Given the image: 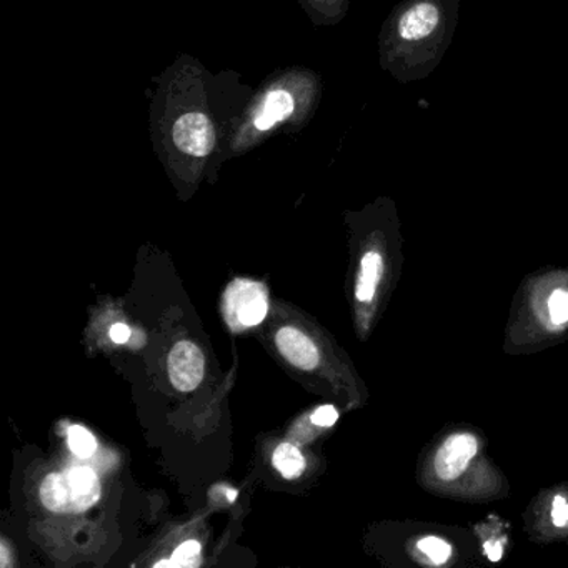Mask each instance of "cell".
Wrapping results in <instances>:
<instances>
[{
  "label": "cell",
  "instance_id": "cell-7",
  "mask_svg": "<svg viewBox=\"0 0 568 568\" xmlns=\"http://www.w3.org/2000/svg\"><path fill=\"white\" fill-rule=\"evenodd\" d=\"M277 347L281 354L291 362L295 367L304 368V371H312L317 367L321 362L317 347L314 342L302 334L298 328L284 327L277 332Z\"/></svg>",
  "mask_w": 568,
  "mask_h": 568
},
{
  "label": "cell",
  "instance_id": "cell-14",
  "mask_svg": "<svg viewBox=\"0 0 568 568\" xmlns=\"http://www.w3.org/2000/svg\"><path fill=\"white\" fill-rule=\"evenodd\" d=\"M548 312L554 324L561 325L568 322V292L555 291L548 301Z\"/></svg>",
  "mask_w": 568,
  "mask_h": 568
},
{
  "label": "cell",
  "instance_id": "cell-19",
  "mask_svg": "<svg viewBox=\"0 0 568 568\" xmlns=\"http://www.w3.org/2000/svg\"><path fill=\"white\" fill-rule=\"evenodd\" d=\"M155 567H175L174 560L171 561H161V564H155Z\"/></svg>",
  "mask_w": 568,
  "mask_h": 568
},
{
  "label": "cell",
  "instance_id": "cell-15",
  "mask_svg": "<svg viewBox=\"0 0 568 568\" xmlns=\"http://www.w3.org/2000/svg\"><path fill=\"white\" fill-rule=\"evenodd\" d=\"M338 414L332 405H324L318 407L317 410L312 414V422L321 427H332L337 422Z\"/></svg>",
  "mask_w": 568,
  "mask_h": 568
},
{
  "label": "cell",
  "instance_id": "cell-12",
  "mask_svg": "<svg viewBox=\"0 0 568 568\" xmlns=\"http://www.w3.org/2000/svg\"><path fill=\"white\" fill-rule=\"evenodd\" d=\"M418 548L430 558L434 564H445L450 558L452 548L447 541L437 537H425L418 541Z\"/></svg>",
  "mask_w": 568,
  "mask_h": 568
},
{
  "label": "cell",
  "instance_id": "cell-9",
  "mask_svg": "<svg viewBox=\"0 0 568 568\" xmlns=\"http://www.w3.org/2000/svg\"><path fill=\"white\" fill-rule=\"evenodd\" d=\"M382 275V257L377 251L367 252L362 258L361 275L357 281V295L361 302H371L377 291Z\"/></svg>",
  "mask_w": 568,
  "mask_h": 568
},
{
  "label": "cell",
  "instance_id": "cell-17",
  "mask_svg": "<svg viewBox=\"0 0 568 568\" xmlns=\"http://www.w3.org/2000/svg\"><path fill=\"white\" fill-rule=\"evenodd\" d=\"M111 338L115 344H125L131 338V328L124 324L112 325Z\"/></svg>",
  "mask_w": 568,
  "mask_h": 568
},
{
  "label": "cell",
  "instance_id": "cell-3",
  "mask_svg": "<svg viewBox=\"0 0 568 568\" xmlns=\"http://www.w3.org/2000/svg\"><path fill=\"white\" fill-rule=\"evenodd\" d=\"M267 311V292L264 285L245 278H237L229 285L225 292V318L234 331L261 324Z\"/></svg>",
  "mask_w": 568,
  "mask_h": 568
},
{
  "label": "cell",
  "instance_id": "cell-16",
  "mask_svg": "<svg viewBox=\"0 0 568 568\" xmlns=\"http://www.w3.org/2000/svg\"><path fill=\"white\" fill-rule=\"evenodd\" d=\"M551 521H554L557 527H565V525L568 524V504L560 495L554 498V505H551Z\"/></svg>",
  "mask_w": 568,
  "mask_h": 568
},
{
  "label": "cell",
  "instance_id": "cell-2",
  "mask_svg": "<svg viewBox=\"0 0 568 568\" xmlns=\"http://www.w3.org/2000/svg\"><path fill=\"white\" fill-rule=\"evenodd\" d=\"M101 498L98 475L89 467H74L64 474H51L41 485V500L58 514H79L94 507Z\"/></svg>",
  "mask_w": 568,
  "mask_h": 568
},
{
  "label": "cell",
  "instance_id": "cell-13",
  "mask_svg": "<svg viewBox=\"0 0 568 568\" xmlns=\"http://www.w3.org/2000/svg\"><path fill=\"white\" fill-rule=\"evenodd\" d=\"M202 547L197 540H189L182 544L172 555L175 567H197L201 565Z\"/></svg>",
  "mask_w": 568,
  "mask_h": 568
},
{
  "label": "cell",
  "instance_id": "cell-1",
  "mask_svg": "<svg viewBox=\"0 0 568 568\" xmlns=\"http://www.w3.org/2000/svg\"><path fill=\"white\" fill-rule=\"evenodd\" d=\"M460 0H402L382 36V62L402 84L430 78L450 49Z\"/></svg>",
  "mask_w": 568,
  "mask_h": 568
},
{
  "label": "cell",
  "instance_id": "cell-4",
  "mask_svg": "<svg viewBox=\"0 0 568 568\" xmlns=\"http://www.w3.org/2000/svg\"><path fill=\"white\" fill-rule=\"evenodd\" d=\"M172 135H174L175 145L194 158H205L211 154L215 145L214 125L207 115L199 112L182 115L175 122Z\"/></svg>",
  "mask_w": 568,
  "mask_h": 568
},
{
  "label": "cell",
  "instance_id": "cell-11",
  "mask_svg": "<svg viewBox=\"0 0 568 568\" xmlns=\"http://www.w3.org/2000/svg\"><path fill=\"white\" fill-rule=\"evenodd\" d=\"M69 447L78 457L89 458L98 450V442L88 428L74 425L69 430Z\"/></svg>",
  "mask_w": 568,
  "mask_h": 568
},
{
  "label": "cell",
  "instance_id": "cell-8",
  "mask_svg": "<svg viewBox=\"0 0 568 568\" xmlns=\"http://www.w3.org/2000/svg\"><path fill=\"white\" fill-rule=\"evenodd\" d=\"M295 102L292 95L285 91H274L267 95L264 109L255 118V128L258 131H268L277 122L285 121L294 112Z\"/></svg>",
  "mask_w": 568,
  "mask_h": 568
},
{
  "label": "cell",
  "instance_id": "cell-18",
  "mask_svg": "<svg viewBox=\"0 0 568 568\" xmlns=\"http://www.w3.org/2000/svg\"><path fill=\"white\" fill-rule=\"evenodd\" d=\"M8 557H9L8 547H6V541H2V567H8V565H9Z\"/></svg>",
  "mask_w": 568,
  "mask_h": 568
},
{
  "label": "cell",
  "instance_id": "cell-10",
  "mask_svg": "<svg viewBox=\"0 0 568 568\" xmlns=\"http://www.w3.org/2000/svg\"><path fill=\"white\" fill-rule=\"evenodd\" d=\"M274 467L284 475L285 478L301 477L305 468V458L295 445L281 444L274 452Z\"/></svg>",
  "mask_w": 568,
  "mask_h": 568
},
{
  "label": "cell",
  "instance_id": "cell-5",
  "mask_svg": "<svg viewBox=\"0 0 568 568\" xmlns=\"http://www.w3.org/2000/svg\"><path fill=\"white\" fill-rule=\"evenodd\" d=\"M168 365L169 377L178 390H195L204 378V355L192 342L182 341L174 345Z\"/></svg>",
  "mask_w": 568,
  "mask_h": 568
},
{
  "label": "cell",
  "instance_id": "cell-6",
  "mask_svg": "<svg viewBox=\"0 0 568 568\" xmlns=\"http://www.w3.org/2000/svg\"><path fill=\"white\" fill-rule=\"evenodd\" d=\"M477 438L470 434L452 435L435 455V471L440 480L450 481L460 477L471 458L477 454Z\"/></svg>",
  "mask_w": 568,
  "mask_h": 568
}]
</instances>
